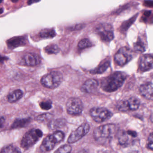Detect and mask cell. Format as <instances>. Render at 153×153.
I'll return each instance as SVG.
<instances>
[{
  "label": "cell",
  "mask_w": 153,
  "mask_h": 153,
  "mask_svg": "<svg viewBox=\"0 0 153 153\" xmlns=\"http://www.w3.org/2000/svg\"><path fill=\"white\" fill-rule=\"evenodd\" d=\"M30 121V118L18 119L13 123L11 128H19L25 127L29 124Z\"/></svg>",
  "instance_id": "18"
},
{
  "label": "cell",
  "mask_w": 153,
  "mask_h": 153,
  "mask_svg": "<svg viewBox=\"0 0 153 153\" xmlns=\"http://www.w3.org/2000/svg\"><path fill=\"white\" fill-rule=\"evenodd\" d=\"M40 1L41 0H28L27 4L29 5H30L34 3L38 2Z\"/></svg>",
  "instance_id": "30"
},
{
  "label": "cell",
  "mask_w": 153,
  "mask_h": 153,
  "mask_svg": "<svg viewBox=\"0 0 153 153\" xmlns=\"http://www.w3.org/2000/svg\"><path fill=\"white\" fill-rule=\"evenodd\" d=\"M65 138V134L62 131H57L45 138L40 146L41 152H46L53 150Z\"/></svg>",
  "instance_id": "3"
},
{
  "label": "cell",
  "mask_w": 153,
  "mask_h": 153,
  "mask_svg": "<svg viewBox=\"0 0 153 153\" xmlns=\"http://www.w3.org/2000/svg\"><path fill=\"white\" fill-rule=\"evenodd\" d=\"M3 13V9L2 8H1L0 9V14H1Z\"/></svg>",
  "instance_id": "33"
},
{
  "label": "cell",
  "mask_w": 153,
  "mask_h": 153,
  "mask_svg": "<svg viewBox=\"0 0 153 153\" xmlns=\"http://www.w3.org/2000/svg\"><path fill=\"white\" fill-rule=\"evenodd\" d=\"M116 127L112 124H107L97 128L94 131L95 141L100 144H105L110 142L115 133Z\"/></svg>",
  "instance_id": "2"
},
{
  "label": "cell",
  "mask_w": 153,
  "mask_h": 153,
  "mask_svg": "<svg viewBox=\"0 0 153 153\" xmlns=\"http://www.w3.org/2000/svg\"><path fill=\"white\" fill-rule=\"evenodd\" d=\"M52 115L49 113L42 114L37 117L36 120L39 122H43L48 120L52 117Z\"/></svg>",
  "instance_id": "27"
},
{
  "label": "cell",
  "mask_w": 153,
  "mask_h": 153,
  "mask_svg": "<svg viewBox=\"0 0 153 153\" xmlns=\"http://www.w3.org/2000/svg\"><path fill=\"white\" fill-rule=\"evenodd\" d=\"M43 133L39 129H31L27 132L22 139L21 146L23 149H27L36 144L43 136Z\"/></svg>",
  "instance_id": "5"
},
{
  "label": "cell",
  "mask_w": 153,
  "mask_h": 153,
  "mask_svg": "<svg viewBox=\"0 0 153 153\" xmlns=\"http://www.w3.org/2000/svg\"><path fill=\"white\" fill-rule=\"evenodd\" d=\"M126 75L123 72H117L103 79L101 88L106 92H113L119 89L124 84Z\"/></svg>",
  "instance_id": "1"
},
{
  "label": "cell",
  "mask_w": 153,
  "mask_h": 153,
  "mask_svg": "<svg viewBox=\"0 0 153 153\" xmlns=\"http://www.w3.org/2000/svg\"><path fill=\"white\" fill-rule=\"evenodd\" d=\"M60 49L59 47L55 44L49 45L45 48V51L49 54H57L60 52Z\"/></svg>",
  "instance_id": "22"
},
{
  "label": "cell",
  "mask_w": 153,
  "mask_h": 153,
  "mask_svg": "<svg viewBox=\"0 0 153 153\" xmlns=\"http://www.w3.org/2000/svg\"><path fill=\"white\" fill-rule=\"evenodd\" d=\"M23 93L20 90H17L13 91L8 95L7 99L10 103H13L18 101L22 98Z\"/></svg>",
  "instance_id": "19"
},
{
  "label": "cell",
  "mask_w": 153,
  "mask_h": 153,
  "mask_svg": "<svg viewBox=\"0 0 153 153\" xmlns=\"http://www.w3.org/2000/svg\"><path fill=\"white\" fill-rule=\"evenodd\" d=\"M136 134L133 131H121L118 136V141L121 145L126 146L129 144L131 137H135Z\"/></svg>",
  "instance_id": "17"
},
{
  "label": "cell",
  "mask_w": 153,
  "mask_h": 153,
  "mask_svg": "<svg viewBox=\"0 0 153 153\" xmlns=\"http://www.w3.org/2000/svg\"><path fill=\"white\" fill-rule=\"evenodd\" d=\"M110 65V63L109 61H106L95 70L91 71V73L94 74H101L103 73L108 68Z\"/></svg>",
  "instance_id": "21"
},
{
  "label": "cell",
  "mask_w": 153,
  "mask_h": 153,
  "mask_svg": "<svg viewBox=\"0 0 153 153\" xmlns=\"http://www.w3.org/2000/svg\"><path fill=\"white\" fill-rule=\"evenodd\" d=\"M84 25L83 24H77L76 26H74L71 28V29L72 30H80L84 28Z\"/></svg>",
  "instance_id": "29"
},
{
  "label": "cell",
  "mask_w": 153,
  "mask_h": 153,
  "mask_svg": "<svg viewBox=\"0 0 153 153\" xmlns=\"http://www.w3.org/2000/svg\"><path fill=\"white\" fill-rule=\"evenodd\" d=\"M92 46L91 41L88 39L85 38L79 41L78 44V47L79 49H85L87 48L91 47Z\"/></svg>",
  "instance_id": "23"
},
{
  "label": "cell",
  "mask_w": 153,
  "mask_h": 153,
  "mask_svg": "<svg viewBox=\"0 0 153 153\" xmlns=\"http://www.w3.org/2000/svg\"><path fill=\"white\" fill-rule=\"evenodd\" d=\"M39 106L42 109L44 110H49L52 107V102L50 100L43 101L39 103Z\"/></svg>",
  "instance_id": "25"
},
{
  "label": "cell",
  "mask_w": 153,
  "mask_h": 153,
  "mask_svg": "<svg viewBox=\"0 0 153 153\" xmlns=\"http://www.w3.org/2000/svg\"><path fill=\"white\" fill-rule=\"evenodd\" d=\"M147 147L153 151V132L150 134L147 140Z\"/></svg>",
  "instance_id": "28"
},
{
  "label": "cell",
  "mask_w": 153,
  "mask_h": 153,
  "mask_svg": "<svg viewBox=\"0 0 153 153\" xmlns=\"http://www.w3.org/2000/svg\"><path fill=\"white\" fill-rule=\"evenodd\" d=\"M66 109L67 113L70 115H79L83 110V104L80 99L71 98L66 103Z\"/></svg>",
  "instance_id": "8"
},
{
  "label": "cell",
  "mask_w": 153,
  "mask_h": 153,
  "mask_svg": "<svg viewBox=\"0 0 153 153\" xmlns=\"http://www.w3.org/2000/svg\"><path fill=\"white\" fill-rule=\"evenodd\" d=\"M99 86L98 81L95 79H88L81 87V91L85 93H91L97 90Z\"/></svg>",
  "instance_id": "13"
},
{
  "label": "cell",
  "mask_w": 153,
  "mask_h": 153,
  "mask_svg": "<svg viewBox=\"0 0 153 153\" xmlns=\"http://www.w3.org/2000/svg\"><path fill=\"white\" fill-rule=\"evenodd\" d=\"M72 151V147L69 145H65L58 148L55 153H70Z\"/></svg>",
  "instance_id": "26"
},
{
  "label": "cell",
  "mask_w": 153,
  "mask_h": 153,
  "mask_svg": "<svg viewBox=\"0 0 153 153\" xmlns=\"http://www.w3.org/2000/svg\"><path fill=\"white\" fill-rule=\"evenodd\" d=\"M4 118L2 117H0V128L2 126L4 123Z\"/></svg>",
  "instance_id": "31"
},
{
  "label": "cell",
  "mask_w": 153,
  "mask_h": 153,
  "mask_svg": "<svg viewBox=\"0 0 153 153\" xmlns=\"http://www.w3.org/2000/svg\"><path fill=\"white\" fill-rule=\"evenodd\" d=\"M90 128V125L87 123L81 125L71 134L67 140L68 143H74L82 139L89 132Z\"/></svg>",
  "instance_id": "10"
},
{
  "label": "cell",
  "mask_w": 153,
  "mask_h": 153,
  "mask_svg": "<svg viewBox=\"0 0 153 153\" xmlns=\"http://www.w3.org/2000/svg\"><path fill=\"white\" fill-rule=\"evenodd\" d=\"M19 1V0H11V1L13 3L17 2H18Z\"/></svg>",
  "instance_id": "34"
},
{
  "label": "cell",
  "mask_w": 153,
  "mask_h": 153,
  "mask_svg": "<svg viewBox=\"0 0 153 153\" xmlns=\"http://www.w3.org/2000/svg\"><path fill=\"white\" fill-rule=\"evenodd\" d=\"M139 90L141 94L146 99L153 100V84L149 82L142 84Z\"/></svg>",
  "instance_id": "16"
},
{
  "label": "cell",
  "mask_w": 153,
  "mask_h": 153,
  "mask_svg": "<svg viewBox=\"0 0 153 153\" xmlns=\"http://www.w3.org/2000/svg\"><path fill=\"white\" fill-rule=\"evenodd\" d=\"M140 106V101L138 99L132 97L127 100L121 102L119 104L118 110L121 111L135 110H137Z\"/></svg>",
  "instance_id": "11"
},
{
  "label": "cell",
  "mask_w": 153,
  "mask_h": 153,
  "mask_svg": "<svg viewBox=\"0 0 153 153\" xmlns=\"http://www.w3.org/2000/svg\"><path fill=\"white\" fill-rule=\"evenodd\" d=\"M1 153H20L19 149L14 146L10 145L5 146L2 149Z\"/></svg>",
  "instance_id": "24"
},
{
  "label": "cell",
  "mask_w": 153,
  "mask_h": 153,
  "mask_svg": "<svg viewBox=\"0 0 153 153\" xmlns=\"http://www.w3.org/2000/svg\"><path fill=\"white\" fill-rule=\"evenodd\" d=\"M23 60L26 65L34 66L39 64L41 62L40 57L33 53H27L23 57Z\"/></svg>",
  "instance_id": "15"
},
{
  "label": "cell",
  "mask_w": 153,
  "mask_h": 153,
  "mask_svg": "<svg viewBox=\"0 0 153 153\" xmlns=\"http://www.w3.org/2000/svg\"><path fill=\"white\" fill-rule=\"evenodd\" d=\"M90 115L92 119L97 123H102L111 117L112 114L110 111L104 107H96L90 110Z\"/></svg>",
  "instance_id": "6"
},
{
  "label": "cell",
  "mask_w": 153,
  "mask_h": 153,
  "mask_svg": "<svg viewBox=\"0 0 153 153\" xmlns=\"http://www.w3.org/2000/svg\"><path fill=\"white\" fill-rule=\"evenodd\" d=\"M95 31L101 40L104 42H109L114 39L112 27L108 23H100L96 27Z\"/></svg>",
  "instance_id": "7"
},
{
  "label": "cell",
  "mask_w": 153,
  "mask_h": 153,
  "mask_svg": "<svg viewBox=\"0 0 153 153\" xmlns=\"http://www.w3.org/2000/svg\"><path fill=\"white\" fill-rule=\"evenodd\" d=\"M132 51L129 49L124 47L121 48L117 51L115 56L114 60L117 64L123 66L132 59Z\"/></svg>",
  "instance_id": "9"
},
{
  "label": "cell",
  "mask_w": 153,
  "mask_h": 153,
  "mask_svg": "<svg viewBox=\"0 0 153 153\" xmlns=\"http://www.w3.org/2000/svg\"><path fill=\"white\" fill-rule=\"evenodd\" d=\"M7 59V57L0 55V62H3V61H4V60H6Z\"/></svg>",
  "instance_id": "32"
},
{
  "label": "cell",
  "mask_w": 153,
  "mask_h": 153,
  "mask_svg": "<svg viewBox=\"0 0 153 153\" xmlns=\"http://www.w3.org/2000/svg\"><path fill=\"white\" fill-rule=\"evenodd\" d=\"M63 80V76L62 73L58 71H53L43 76L40 82L45 88L54 89L58 87Z\"/></svg>",
  "instance_id": "4"
},
{
  "label": "cell",
  "mask_w": 153,
  "mask_h": 153,
  "mask_svg": "<svg viewBox=\"0 0 153 153\" xmlns=\"http://www.w3.org/2000/svg\"><path fill=\"white\" fill-rule=\"evenodd\" d=\"M140 70L143 72L149 71L153 68V56L149 54L141 57L139 63Z\"/></svg>",
  "instance_id": "12"
},
{
  "label": "cell",
  "mask_w": 153,
  "mask_h": 153,
  "mask_svg": "<svg viewBox=\"0 0 153 153\" xmlns=\"http://www.w3.org/2000/svg\"><path fill=\"white\" fill-rule=\"evenodd\" d=\"M3 1V0H0V3H1Z\"/></svg>",
  "instance_id": "35"
},
{
  "label": "cell",
  "mask_w": 153,
  "mask_h": 153,
  "mask_svg": "<svg viewBox=\"0 0 153 153\" xmlns=\"http://www.w3.org/2000/svg\"><path fill=\"white\" fill-rule=\"evenodd\" d=\"M56 36V31L53 29H45L42 30L39 33V36L42 38H52Z\"/></svg>",
  "instance_id": "20"
},
{
  "label": "cell",
  "mask_w": 153,
  "mask_h": 153,
  "mask_svg": "<svg viewBox=\"0 0 153 153\" xmlns=\"http://www.w3.org/2000/svg\"><path fill=\"white\" fill-rule=\"evenodd\" d=\"M27 38L24 36L16 37L7 40V45L10 49H13L15 48L26 45Z\"/></svg>",
  "instance_id": "14"
}]
</instances>
